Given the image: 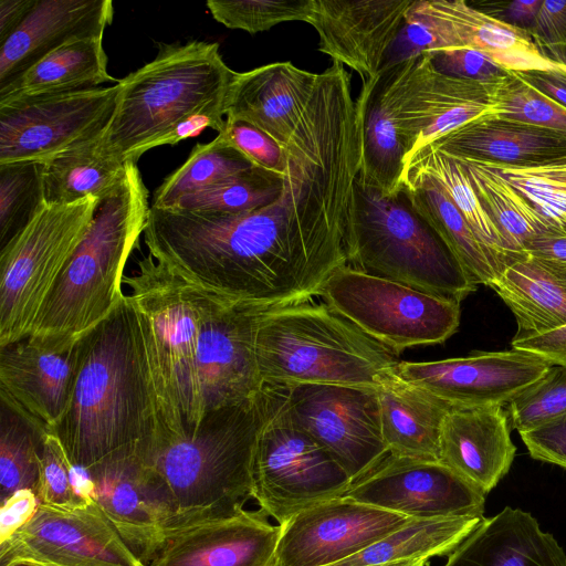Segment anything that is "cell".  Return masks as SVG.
Wrapping results in <instances>:
<instances>
[{"label": "cell", "mask_w": 566, "mask_h": 566, "mask_svg": "<svg viewBox=\"0 0 566 566\" xmlns=\"http://www.w3.org/2000/svg\"><path fill=\"white\" fill-rule=\"evenodd\" d=\"M284 151L281 193L264 207L220 213L150 206L148 253L201 290L264 310L318 296L347 264L355 181L314 136L294 135Z\"/></svg>", "instance_id": "cell-1"}, {"label": "cell", "mask_w": 566, "mask_h": 566, "mask_svg": "<svg viewBox=\"0 0 566 566\" xmlns=\"http://www.w3.org/2000/svg\"><path fill=\"white\" fill-rule=\"evenodd\" d=\"M69 408L54 430L71 463L83 471L109 459L147 455L155 418L135 312L119 306L78 342Z\"/></svg>", "instance_id": "cell-2"}, {"label": "cell", "mask_w": 566, "mask_h": 566, "mask_svg": "<svg viewBox=\"0 0 566 566\" xmlns=\"http://www.w3.org/2000/svg\"><path fill=\"white\" fill-rule=\"evenodd\" d=\"M123 285L146 365L156 427L151 452L191 438L206 416L198 367L206 293L149 253L138 260L133 274H125Z\"/></svg>", "instance_id": "cell-3"}, {"label": "cell", "mask_w": 566, "mask_h": 566, "mask_svg": "<svg viewBox=\"0 0 566 566\" xmlns=\"http://www.w3.org/2000/svg\"><path fill=\"white\" fill-rule=\"evenodd\" d=\"M150 206L136 163L127 161L114 190L101 200L92 224L42 305L28 339L67 350L123 302L124 270L144 233Z\"/></svg>", "instance_id": "cell-4"}, {"label": "cell", "mask_w": 566, "mask_h": 566, "mask_svg": "<svg viewBox=\"0 0 566 566\" xmlns=\"http://www.w3.org/2000/svg\"><path fill=\"white\" fill-rule=\"evenodd\" d=\"M264 310L255 335L263 386L340 385L377 389L397 354L319 296Z\"/></svg>", "instance_id": "cell-5"}, {"label": "cell", "mask_w": 566, "mask_h": 566, "mask_svg": "<svg viewBox=\"0 0 566 566\" xmlns=\"http://www.w3.org/2000/svg\"><path fill=\"white\" fill-rule=\"evenodd\" d=\"M260 421L255 396L208 411L191 438L163 446L145 457L174 502L172 534L235 515L253 499L252 465Z\"/></svg>", "instance_id": "cell-6"}, {"label": "cell", "mask_w": 566, "mask_h": 566, "mask_svg": "<svg viewBox=\"0 0 566 566\" xmlns=\"http://www.w3.org/2000/svg\"><path fill=\"white\" fill-rule=\"evenodd\" d=\"M237 74L216 42L160 44L155 59L119 81L105 146L124 163H136L182 118L227 99Z\"/></svg>", "instance_id": "cell-7"}, {"label": "cell", "mask_w": 566, "mask_h": 566, "mask_svg": "<svg viewBox=\"0 0 566 566\" xmlns=\"http://www.w3.org/2000/svg\"><path fill=\"white\" fill-rule=\"evenodd\" d=\"M347 265L427 294L461 302L478 284L401 189L394 196L357 178Z\"/></svg>", "instance_id": "cell-8"}, {"label": "cell", "mask_w": 566, "mask_h": 566, "mask_svg": "<svg viewBox=\"0 0 566 566\" xmlns=\"http://www.w3.org/2000/svg\"><path fill=\"white\" fill-rule=\"evenodd\" d=\"M253 499L279 525L317 503L343 496L349 475L291 415L282 389L263 386L258 395Z\"/></svg>", "instance_id": "cell-9"}, {"label": "cell", "mask_w": 566, "mask_h": 566, "mask_svg": "<svg viewBox=\"0 0 566 566\" xmlns=\"http://www.w3.org/2000/svg\"><path fill=\"white\" fill-rule=\"evenodd\" d=\"M101 200L45 203L2 248L0 347L29 337L34 321L88 231Z\"/></svg>", "instance_id": "cell-10"}, {"label": "cell", "mask_w": 566, "mask_h": 566, "mask_svg": "<svg viewBox=\"0 0 566 566\" xmlns=\"http://www.w3.org/2000/svg\"><path fill=\"white\" fill-rule=\"evenodd\" d=\"M318 296L367 336L399 355L420 345L441 344L460 324V303L374 276L345 264Z\"/></svg>", "instance_id": "cell-11"}, {"label": "cell", "mask_w": 566, "mask_h": 566, "mask_svg": "<svg viewBox=\"0 0 566 566\" xmlns=\"http://www.w3.org/2000/svg\"><path fill=\"white\" fill-rule=\"evenodd\" d=\"M118 93L119 83L0 103V165L42 164L102 135Z\"/></svg>", "instance_id": "cell-12"}, {"label": "cell", "mask_w": 566, "mask_h": 566, "mask_svg": "<svg viewBox=\"0 0 566 566\" xmlns=\"http://www.w3.org/2000/svg\"><path fill=\"white\" fill-rule=\"evenodd\" d=\"M280 388L293 418L353 483L389 454L381 432L377 389L340 385Z\"/></svg>", "instance_id": "cell-13"}, {"label": "cell", "mask_w": 566, "mask_h": 566, "mask_svg": "<svg viewBox=\"0 0 566 566\" xmlns=\"http://www.w3.org/2000/svg\"><path fill=\"white\" fill-rule=\"evenodd\" d=\"M146 566L93 500L75 509L39 504L31 518L0 543V566Z\"/></svg>", "instance_id": "cell-14"}, {"label": "cell", "mask_w": 566, "mask_h": 566, "mask_svg": "<svg viewBox=\"0 0 566 566\" xmlns=\"http://www.w3.org/2000/svg\"><path fill=\"white\" fill-rule=\"evenodd\" d=\"M85 474L88 494L148 566L175 531L174 502L159 474L143 453L109 459Z\"/></svg>", "instance_id": "cell-15"}, {"label": "cell", "mask_w": 566, "mask_h": 566, "mask_svg": "<svg viewBox=\"0 0 566 566\" xmlns=\"http://www.w3.org/2000/svg\"><path fill=\"white\" fill-rule=\"evenodd\" d=\"M411 518L484 517L485 494L440 461L388 454L343 495Z\"/></svg>", "instance_id": "cell-16"}, {"label": "cell", "mask_w": 566, "mask_h": 566, "mask_svg": "<svg viewBox=\"0 0 566 566\" xmlns=\"http://www.w3.org/2000/svg\"><path fill=\"white\" fill-rule=\"evenodd\" d=\"M411 517L338 496L280 525L273 566H329L360 552Z\"/></svg>", "instance_id": "cell-17"}, {"label": "cell", "mask_w": 566, "mask_h": 566, "mask_svg": "<svg viewBox=\"0 0 566 566\" xmlns=\"http://www.w3.org/2000/svg\"><path fill=\"white\" fill-rule=\"evenodd\" d=\"M205 293L198 367L207 413L250 400L262 390L255 335L264 308Z\"/></svg>", "instance_id": "cell-18"}, {"label": "cell", "mask_w": 566, "mask_h": 566, "mask_svg": "<svg viewBox=\"0 0 566 566\" xmlns=\"http://www.w3.org/2000/svg\"><path fill=\"white\" fill-rule=\"evenodd\" d=\"M553 364L525 350L476 352L436 361H400L394 373L455 408L507 405Z\"/></svg>", "instance_id": "cell-19"}, {"label": "cell", "mask_w": 566, "mask_h": 566, "mask_svg": "<svg viewBox=\"0 0 566 566\" xmlns=\"http://www.w3.org/2000/svg\"><path fill=\"white\" fill-rule=\"evenodd\" d=\"M426 41V51L474 49L505 71H557L531 33L500 21L464 0H415L406 14Z\"/></svg>", "instance_id": "cell-20"}, {"label": "cell", "mask_w": 566, "mask_h": 566, "mask_svg": "<svg viewBox=\"0 0 566 566\" xmlns=\"http://www.w3.org/2000/svg\"><path fill=\"white\" fill-rule=\"evenodd\" d=\"M415 0H313L308 21L318 34V51L375 78L403 28Z\"/></svg>", "instance_id": "cell-21"}, {"label": "cell", "mask_w": 566, "mask_h": 566, "mask_svg": "<svg viewBox=\"0 0 566 566\" xmlns=\"http://www.w3.org/2000/svg\"><path fill=\"white\" fill-rule=\"evenodd\" d=\"M78 359V343L63 352L28 339L0 347L1 402L44 432H54L69 408Z\"/></svg>", "instance_id": "cell-22"}, {"label": "cell", "mask_w": 566, "mask_h": 566, "mask_svg": "<svg viewBox=\"0 0 566 566\" xmlns=\"http://www.w3.org/2000/svg\"><path fill=\"white\" fill-rule=\"evenodd\" d=\"M280 532L263 510H243L178 531L148 566H273Z\"/></svg>", "instance_id": "cell-23"}, {"label": "cell", "mask_w": 566, "mask_h": 566, "mask_svg": "<svg viewBox=\"0 0 566 566\" xmlns=\"http://www.w3.org/2000/svg\"><path fill=\"white\" fill-rule=\"evenodd\" d=\"M113 17L111 0H36L0 45V87L70 41L103 38Z\"/></svg>", "instance_id": "cell-24"}, {"label": "cell", "mask_w": 566, "mask_h": 566, "mask_svg": "<svg viewBox=\"0 0 566 566\" xmlns=\"http://www.w3.org/2000/svg\"><path fill=\"white\" fill-rule=\"evenodd\" d=\"M516 453L504 406L452 407L440 439V462L488 494L510 471Z\"/></svg>", "instance_id": "cell-25"}, {"label": "cell", "mask_w": 566, "mask_h": 566, "mask_svg": "<svg viewBox=\"0 0 566 566\" xmlns=\"http://www.w3.org/2000/svg\"><path fill=\"white\" fill-rule=\"evenodd\" d=\"M317 75L291 62L238 73L228 94L226 119L251 124L284 148L297 127Z\"/></svg>", "instance_id": "cell-26"}, {"label": "cell", "mask_w": 566, "mask_h": 566, "mask_svg": "<svg viewBox=\"0 0 566 566\" xmlns=\"http://www.w3.org/2000/svg\"><path fill=\"white\" fill-rule=\"evenodd\" d=\"M491 83L443 74L430 54L418 55L405 99L413 142L407 159L443 135L491 114Z\"/></svg>", "instance_id": "cell-27"}, {"label": "cell", "mask_w": 566, "mask_h": 566, "mask_svg": "<svg viewBox=\"0 0 566 566\" xmlns=\"http://www.w3.org/2000/svg\"><path fill=\"white\" fill-rule=\"evenodd\" d=\"M431 145L453 156L513 167L542 166L566 157V133L491 114Z\"/></svg>", "instance_id": "cell-28"}, {"label": "cell", "mask_w": 566, "mask_h": 566, "mask_svg": "<svg viewBox=\"0 0 566 566\" xmlns=\"http://www.w3.org/2000/svg\"><path fill=\"white\" fill-rule=\"evenodd\" d=\"M443 566H566V554L532 514L505 506L484 517Z\"/></svg>", "instance_id": "cell-29"}, {"label": "cell", "mask_w": 566, "mask_h": 566, "mask_svg": "<svg viewBox=\"0 0 566 566\" xmlns=\"http://www.w3.org/2000/svg\"><path fill=\"white\" fill-rule=\"evenodd\" d=\"M377 396L389 454L440 461L442 426L452 407L403 380L392 369L381 378Z\"/></svg>", "instance_id": "cell-30"}, {"label": "cell", "mask_w": 566, "mask_h": 566, "mask_svg": "<svg viewBox=\"0 0 566 566\" xmlns=\"http://www.w3.org/2000/svg\"><path fill=\"white\" fill-rule=\"evenodd\" d=\"M361 123L359 180L386 196L401 190L407 149L400 129L390 73L382 69L364 83L355 99Z\"/></svg>", "instance_id": "cell-31"}, {"label": "cell", "mask_w": 566, "mask_h": 566, "mask_svg": "<svg viewBox=\"0 0 566 566\" xmlns=\"http://www.w3.org/2000/svg\"><path fill=\"white\" fill-rule=\"evenodd\" d=\"M513 313V338L541 335L566 325V274L527 255L507 264L490 285Z\"/></svg>", "instance_id": "cell-32"}, {"label": "cell", "mask_w": 566, "mask_h": 566, "mask_svg": "<svg viewBox=\"0 0 566 566\" xmlns=\"http://www.w3.org/2000/svg\"><path fill=\"white\" fill-rule=\"evenodd\" d=\"M107 71L103 38L70 41L54 50L9 84L0 87V103L118 84Z\"/></svg>", "instance_id": "cell-33"}, {"label": "cell", "mask_w": 566, "mask_h": 566, "mask_svg": "<svg viewBox=\"0 0 566 566\" xmlns=\"http://www.w3.org/2000/svg\"><path fill=\"white\" fill-rule=\"evenodd\" d=\"M401 189L415 211L439 234L474 282L490 286L503 266L444 191L432 180L422 177H403Z\"/></svg>", "instance_id": "cell-34"}, {"label": "cell", "mask_w": 566, "mask_h": 566, "mask_svg": "<svg viewBox=\"0 0 566 566\" xmlns=\"http://www.w3.org/2000/svg\"><path fill=\"white\" fill-rule=\"evenodd\" d=\"M103 135L41 164L43 202L73 203L103 200L122 180L126 163L108 150Z\"/></svg>", "instance_id": "cell-35"}, {"label": "cell", "mask_w": 566, "mask_h": 566, "mask_svg": "<svg viewBox=\"0 0 566 566\" xmlns=\"http://www.w3.org/2000/svg\"><path fill=\"white\" fill-rule=\"evenodd\" d=\"M484 517L411 518L399 530L329 566H398L451 554Z\"/></svg>", "instance_id": "cell-36"}, {"label": "cell", "mask_w": 566, "mask_h": 566, "mask_svg": "<svg viewBox=\"0 0 566 566\" xmlns=\"http://www.w3.org/2000/svg\"><path fill=\"white\" fill-rule=\"evenodd\" d=\"M403 177H422L436 182L503 269L521 258L511 251L505 238L479 200L461 165L453 157L429 144L406 160Z\"/></svg>", "instance_id": "cell-37"}, {"label": "cell", "mask_w": 566, "mask_h": 566, "mask_svg": "<svg viewBox=\"0 0 566 566\" xmlns=\"http://www.w3.org/2000/svg\"><path fill=\"white\" fill-rule=\"evenodd\" d=\"M450 156L461 165L479 200L514 254L523 256L528 241L543 232L555 231L530 200L492 165Z\"/></svg>", "instance_id": "cell-38"}, {"label": "cell", "mask_w": 566, "mask_h": 566, "mask_svg": "<svg viewBox=\"0 0 566 566\" xmlns=\"http://www.w3.org/2000/svg\"><path fill=\"white\" fill-rule=\"evenodd\" d=\"M254 165L218 135L208 144H197L186 161L156 189L151 207L170 208L180 198L206 190Z\"/></svg>", "instance_id": "cell-39"}, {"label": "cell", "mask_w": 566, "mask_h": 566, "mask_svg": "<svg viewBox=\"0 0 566 566\" xmlns=\"http://www.w3.org/2000/svg\"><path fill=\"white\" fill-rule=\"evenodd\" d=\"M44 433L30 419L1 402L0 504L22 490L35 494Z\"/></svg>", "instance_id": "cell-40"}, {"label": "cell", "mask_w": 566, "mask_h": 566, "mask_svg": "<svg viewBox=\"0 0 566 566\" xmlns=\"http://www.w3.org/2000/svg\"><path fill=\"white\" fill-rule=\"evenodd\" d=\"M284 175L252 167L206 190L180 198L170 208L241 213L264 207L281 193Z\"/></svg>", "instance_id": "cell-41"}, {"label": "cell", "mask_w": 566, "mask_h": 566, "mask_svg": "<svg viewBox=\"0 0 566 566\" xmlns=\"http://www.w3.org/2000/svg\"><path fill=\"white\" fill-rule=\"evenodd\" d=\"M491 115L566 133V107L506 71L491 83Z\"/></svg>", "instance_id": "cell-42"}, {"label": "cell", "mask_w": 566, "mask_h": 566, "mask_svg": "<svg viewBox=\"0 0 566 566\" xmlns=\"http://www.w3.org/2000/svg\"><path fill=\"white\" fill-rule=\"evenodd\" d=\"M42 203L41 163L0 165L1 248L30 222Z\"/></svg>", "instance_id": "cell-43"}, {"label": "cell", "mask_w": 566, "mask_h": 566, "mask_svg": "<svg viewBox=\"0 0 566 566\" xmlns=\"http://www.w3.org/2000/svg\"><path fill=\"white\" fill-rule=\"evenodd\" d=\"M490 165L530 200L555 231L566 233V157L534 167Z\"/></svg>", "instance_id": "cell-44"}, {"label": "cell", "mask_w": 566, "mask_h": 566, "mask_svg": "<svg viewBox=\"0 0 566 566\" xmlns=\"http://www.w3.org/2000/svg\"><path fill=\"white\" fill-rule=\"evenodd\" d=\"M212 18L233 30L250 34L289 21H310L313 0H208Z\"/></svg>", "instance_id": "cell-45"}, {"label": "cell", "mask_w": 566, "mask_h": 566, "mask_svg": "<svg viewBox=\"0 0 566 566\" xmlns=\"http://www.w3.org/2000/svg\"><path fill=\"white\" fill-rule=\"evenodd\" d=\"M506 411L511 428L518 433L566 415V366L553 364L543 377L506 405Z\"/></svg>", "instance_id": "cell-46"}, {"label": "cell", "mask_w": 566, "mask_h": 566, "mask_svg": "<svg viewBox=\"0 0 566 566\" xmlns=\"http://www.w3.org/2000/svg\"><path fill=\"white\" fill-rule=\"evenodd\" d=\"M74 469L57 437L53 432H45L35 492L39 503L62 509L87 504L91 495L76 489Z\"/></svg>", "instance_id": "cell-47"}, {"label": "cell", "mask_w": 566, "mask_h": 566, "mask_svg": "<svg viewBox=\"0 0 566 566\" xmlns=\"http://www.w3.org/2000/svg\"><path fill=\"white\" fill-rule=\"evenodd\" d=\"M218 135L243 154L254 166L284 175L286 166L284 148L259 128L245 122L226 119V127Z\"/></svg>", "instance_id": "cell-48"}, {"label": "cell", "mask_w": 566, "mask_h": 566, "mask_svg": "<svg viewBox=\"0 0 566 566\" xmlns=\"http://www.w3.org/2000/svg\"><path fill=\"white\" fill-rule=\"evenodd\" d=\"M422 53L431 55L432 63L439 72L455 77L491 83L506 72L485 54L474 49L453 48Z\"/></svg>", "instance_id": "cell-49"}, {"label": "cell", "mask_w": 566, "mask_h": 566, "mask_svg": "<svg viewBox=\"0 0 566 566\" xmlns=\"http://www.w3.org/2000/svg\"><path fill=\"white\" fill-rule=\"evenodd\" d=\"M518 434L533 459L566 469V415Z\"/></svg>", "instance_id": "cell-50"}, {"label": "cell", "mask_w": 566, "mask_h": 566, "mask_svg": "<svg viewBox=\"0 0 566 566\" xmlns=\"http://www.w3.org/2000/svg\"><path fill=\"white\" fill-rule=\"evenodd\" d=\"M226 103L227 99L214 101L192 112L168 133L156 139L149 149L163 145H176L184 139L199 135L206 128L221 133L226 127Z\"/></svg>", "instance_id": "cell-51"}, {"label": "cell", "mask_w": 566, "mask_h": 566, "mask_svg": "<svg viewBox=\"0 0 566 566\" xmlns=\"http://www.w3.org/2000/svg\"><path fill=\"white\" fill-rule=\"evenodd\" d=\"M528 32L541 48L566 49V1L544 0Z\"/></svg>", "instance_id": "cell-52"}, {"label": "cell", "mask_w": 566, "mask_h": 566, "mask_svg": "<svg viewBox=\"0 0 566 566\" xmlns=\"http://www.w3.org/2000/svg\"><path fill=\"white\" fill-rule=\"evenodd\" d=\"M523 254L553 271L566 274V233L543 232L525 244Z\"/></svg>", "instance_id": "cell-53"}, {"label": "cell", "mask_w": 566, "mask_h": 566, "mask_svg": "<svg viewBox=\"0 0 566 566\" xmlns=\"http://www.w3.org/2000/svg\"><path fill=\"white\" fill-rule=\"evenodd\" d=\"M39 504L36 495L30 490L19 491L0 504V543L24 525Z\"/></svg>", "instance_id": "cell-54"}, {"label": "cell", "mask_w": 566, "mask_h": 566, "mask_svg": "<svg viewBox=\"0 0 566 566\" xmlns=\"http://www.w3.org/2000/svg\"><path fill=\"white\" fill-rule=\"evenodd\" d=\"M512 348L538 355L552 364L566 366V325L525 338H513Z\"/></svg>", "instance_id": "cell-55"}, {"label": "cell", "mask_w": 566, "mask_h": 566, "mask_svg": "<svg viewBox=\"0 0 566 566\" xmlns=\"http://www.w3.org/2000/svg\"><path fill=\"white\" fill-rule=\"evenodd\" d=\"M542 2V0L495 2L493 9L480 10L500 21L530 31Z\"/></svg>", "instance_id": "cell-56"}, {"label": "cell", "mask_w": 566, "mask_h": 566, "mask_svg": "<svg viewBox=\"0 0 566 566\" xmlns=\"http://www.w3.org/2000/svg\"><path fill=\"white\" fill-rule=\"evenodd\" d=\"M526 82L566 107V74L560 71L516 72Z\"/></svg>", "instance_id": "cell-57"}, {"label": "cell", "mask_w": 566, "mask_h": 566, "mask_svg": "<svg viewBox=\"0 0 566 566\" xmlns=\"http://www.w3.org/2000/svg\"><path fill=\"white\" fill-rule=\"evenodd\" d=\"M36 0L0 1V45L21 25Z\"/></svg>", "instance_id": "cell-58"}, {"label": "cell", "mask_w": 566, "mask_h": 566, "mask_svg": "<svg viewBox=\"0 0 566 566\" xmlns=\"http://www.w3.org/2000/svg\"><path fill=\"white\" fill-rule=\"evenodd\" d=\"M428 560H429L428 558H417V559L403 562L398 566H426Z\"/></svg>", "instance_id": "cell-59"}, {"label": "cell", "mask_w": 566, "mask_h": 566, "mask_svg": "<svg viewBox=\"0 0 566 566\" xmlns=\"http://www.w3.org/2000/svg\"><path fill=\"white\" fill-rule=\"evenodd\" d=\"M6 566H42V565L33 563V562H29V560H17V562H12Z\"/></svg>", "instance_id": "cell-60"}, {"label": "cell", "mask_w": 566, "mask_h": 566, "mask_svg": "<svg viewBox=\"0 0 566 566\" xmlns=\"http://www.w3.org/2000/svg\"><path fill=\"white\" fill-rule=\"evenodd\" d=\"M557 61V71L566 74V61L562 59H555Z\"/></svg>", "instance_id": "cell-61"}]
</instances>
